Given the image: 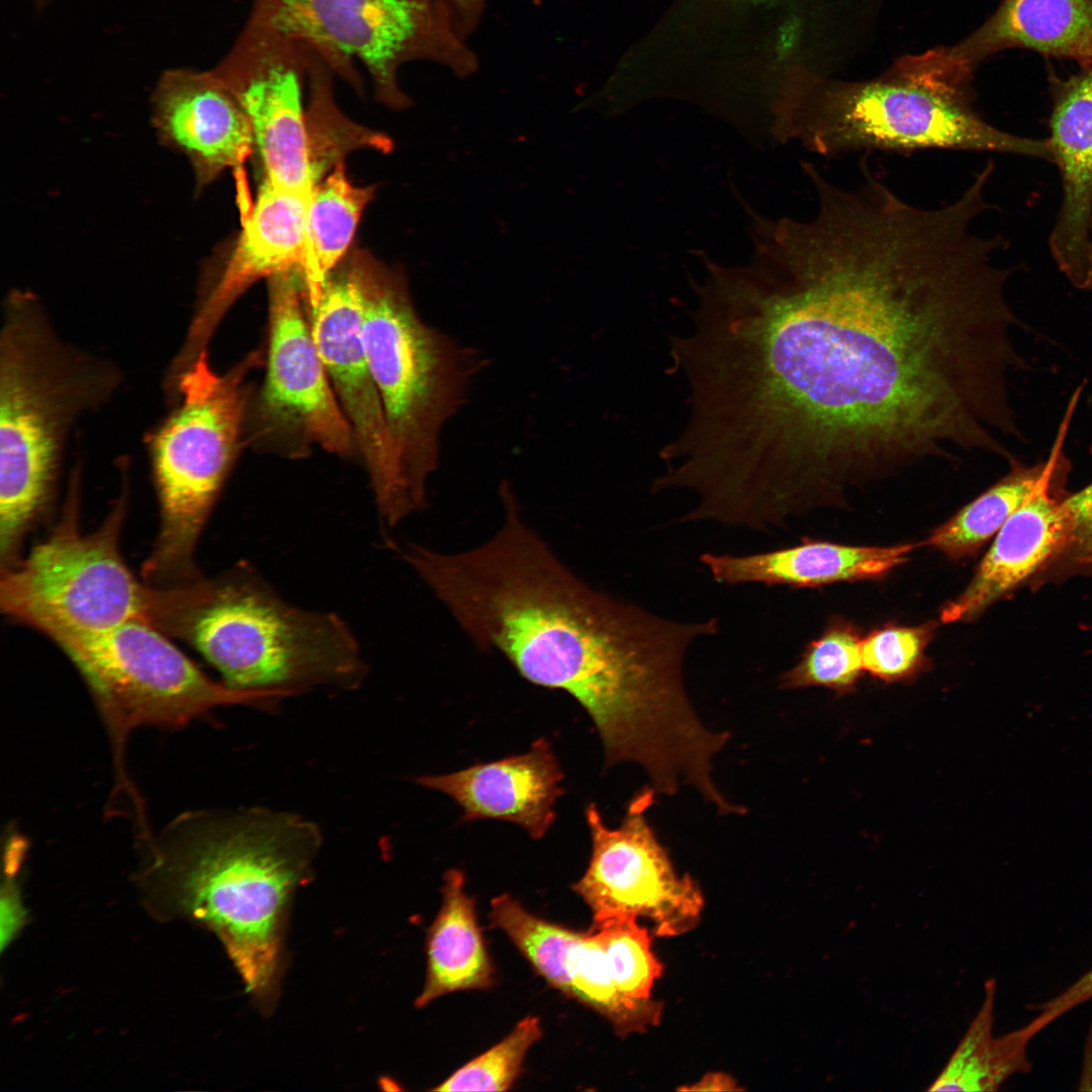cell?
I'll return each instance as SVG.
<instances>
[{
	"label": "cell",
	"instance_id": "37",
	"mask_svg": "<svg viewBox=\"0 0 1092 1092\" xmlns=\"http://www.w3.org/2000/svg\"><path fill=\"white\" fill-rule=\"evenodd\" d=\"M738 1088L735 1080L723 1073H711L705 1075L699 1082L691 1087L680 1088L688 1091H735Z\"/></svg>",
	"mask_w": 1092,
	"mask_h": 1092
},
{
	"label": "cell",
	"instance_id": "18",
	"mask_svg": "<svg viewBox=\"0 0 1092 1092\" xmlns=\"http://www.w3.org/2000/svg\"><path fill=\"white\" fill-rule=\"evenodd\" d=\"M151 107L161 145L188 159L196 194L224 170L242 167L254 152L248 117L211 69L165 70L153 90Z\"/></svg>",
	"mask_w": 1092,
	"mask_h": 1092
},
{
	"label": "cell",
	"instance_id": "13",
	"mask_svg": "<svg viewBox=\"0 0 1092 1092\" xmlns=\"http://www.w3.org/2000/svg\"><path fill=\"white\" fill-rule=\"evenodd\" d=\"M656 792L647 784L628 802L619 826H608L595 803L585 808L592 853L572 887L593 912V925L645 917L658 936H678L696 927L704 896L689 875H678L647 812Z\"/></svg>",
	"mask_w": 1092,
	"mask_h": 1092
},
{
	"label": "cell",
	"instance_id": "39",
	"mask_svg": "<svg viewBox=\"0 0 1092 1092\" xmlns=\"http://www.w3.org/2000/svg\"><path fill=\"white\" fill-rule=\"evenodd\" d=\"M1082 289H1084V290H1092V217H1091L1090 232H1089V249H1088L1087 269H1086V275H1085V280H1084V284H1083Z\"/></svg>",
	"mask_w": 1092,
	"mask_h": 1092
},
{
	"label": "cell",
	"instance_id": "36",
	"mask_svg": "<svg viewBox=\"0 0 1092 1092\" xmlns=\"http://www.w3.org/2000/svg\"><path fill=\"white\" fill-rule=\"evenodd\" d=\"M451 12L460 32L466 37L478 25L486 0H438Z\"/></svg>",
	"mask_w": 1092,
	"mask_h": 1092
},
{
	"label": "cell",
	"instance_id": "8",
	"mask_svg": "<svg viewBox=\"0 0 1092 1092\" xmlns=\"http://www.w3.org/2000/svg\"><path fill=\"white\" fill-rule=\"evenodd\" d=\"M81 469L72 472L66 509L50 535L1 568L0 606L62 649L131 620L154 626L162 589L140 582L119 550L126 492L103 523L83 533L78 522Z\"/></svg>",
	"mask_w": 1092,
	"mask_h": 1092
},
{
	"label": "cell",
	"instance_id": "28",
	"mask_svg": "<svg viewBox=\"0 0 1092 1092\" xmlns=\"http://www.w3.org/2000/svg\"><path fill=\"white\" fill-rule=\"evenodd\" d=\"M333 75L323 60L306 48V121L314 187L349 152L371 148L386 153L392 147L386 135L353 122L341 112L334 98Z\"/></svg>",
	"mask_w": 1092,
	"mask_h": 1092
},
{
	"label": "cell",
	"instance_id": "10",
	"mask_svg": "<svg viewBox=\"0 0 1092 1092\" xmlns=\"http://www.w3.org/2000/svg\"><path fill=\"white\" fill-rule=\"evenodd\" d=\"M246 22L304 44L358 93L361 64L377 100L396 110L412 104L398 83L404 64L431 61L460 78L478 68L438 0H253Z\"/></svg>",
	"mask_w": 1092,
	"mask_h": 1092
},
{
	"label": "cell",
	"instance_id": "40",
	"mask_svg": "<svg viewBox=\"0 0 1092 1092\" xmlns=\"http://www.w3.org/2000/svg\"><path fill=\"white\" fill-rule=\"evenodd\" d=\"M54 1H56V0H32L35 8H37V9H43V8L48 7L50 4H52Z\"/></svg>",
	"mask_w": 1092,
	"mask_h": 1092
},
{
	"label": "cell",
	"instance_id": "5",
	"mask_svg": "<svg viewBox=\"0 0 1092 1092\" xmlns=\"http://www.w3.org/2000/svg\"><path fill=\"white\" fill-rule=\"evenodd\" d=\"M172 636L189 642L238 691L285 698L314 688L353 690L367 674L346 622L287 603L245 561L186 586Z\"/></svg>",
	"mask_w": 1092,
	"mask_h": 1092
},
{
	"label": "cell",
	"instance_id": "19",
	"mask_svg": "<svg viewBox=\"0 0 1092 1092\" xmlns=\"http://www.w3.org/2000/svg\"><path fill=\"white\" fill-rule=\"evenodd\" d=\"M1048 138L1061 177L1062 198L1050 251L1069 282L1082 289L1092 217V66L1052 83Z\"/></svg>",
	"mask_w": 1092,
	"mask_h": 1092
},
{
	"label": "cell",
	"instance_id": "29",
	"mask_svg": "<svg viewBox=\"0 0 1092 1092\" xmlns=\"http://www.w3.org/2000/svg\"><path fill=\"white\" fill-rule=\"evenodd\" d=\"M861 639L854 623L831 616L822 633L806 644L796 664L781 674L779 687L825 688L839 696L854 692L864 671Z\"/></svg>",
	"mask_w": 1092,
	"mask_h": 1092
},
{
	"label": "cell",
	"instance_id": "26",
	"mask_svg": "<svg viewBox=\"0 0 1092 1092\" xmlns=\"http://www.w3.org/2000/svg\"><path fill=\"white\" fill-rule=\"evenodd\" d=\"M1009 464L1004 477L934 528L921 546L952 561L976 555L1030 493L1044 467V462L1026 466L1013 458Z\"/></svg>",
	"mask_w": 1092,
	"mask_h": 1092
},
{
	"label": "cell",
	"instance_id": "30",
	"mask_svg": "<svg viewBox=\"0 0 1092 1092\" xmlns=\"http://www.w3.org/2000/svg\"><path fill=\"white\" fill-rule=\"evenodd\" d=\"M488 918L489 927L504 931L550 986L570 997L567 958L581 932L530 913L509 894L491 899Z\"/></svg>",
	"mask_w": 1092,
	"mask_h": 1092
},
{
	"label": "cell",
	"instance_id": "23",
	"mask_svg": "<svg viewBox=\"0 0 1092 1092\" xmlns=\"http://www.w3.org/2000/svg\"><path fill=\"white\" fill-rule=\"evenodd\" d=\"M985 50L1017 47L1092 66V0H1004L982 33Z\"/></svg>",
	"mask_w": 1092,
	"mask_h": 1092
},
{
	"label": "cell",
	"instance_id": "32",
	"mask_svg": "<svg viewBox=\"0 0 1092 1092\" xmlns=\"http://www.w3.org/2000/svg\"><path fill=\"white\" fill-rule=\"evenodd\" d=\"M592 928L601 935L618 989L633 999H651V989L663 967L651 950L648 930L637 918L613 919Z\"/></svg>",
	"mask_w": 1092,
	"mask_h": 1092
},
{
	"label": "cell",
	"instance_id": "4",
	"mask_svg": "<svg viewBox=\"0 0 1092 1092\" xmlns=\"http://www.w3.org/2000/svg\"><path fill=\"white\" fill-rule=\"evenodd\" d=\"M0 331L2 565L51 500L70 430L105 404L123 378L110 360L62 339L38 298L10 291Z\"/></svg>",
	"mask_w": 1092,
	"mask_h": 1092
},
{
	"label": "cell",
	"instance_id": "14",
	"mask_svg": "<svg viewBox=\"0 0 1092 1092\" xmlns=\"http://www.w3.org/2000/svg\"><path fill=\"white\" fill-rule=\"evenodd\" d=\"M305 307L313 341L352 428L380 518L393 527L419 509L406 487L366 359L354 252L328 274L316 305Z\"/></svg>",
	"mask_w": 1092,
	"mask_h": 1092
},
{
	"label": "cell",
	"instance_id": "22",
	"mask_svg": "<svg viewBox=\"0 0 1092 1092\" xmlns=\"http://www.w3.org/2000/svg\"><path fill=\"white\" fill-rule=\"evenodd\" d=\"M465 876L444 874L443 904L429 929L427 977L416 1000L424 1007L451 992L493 985V968L476 921L475 900L465 893Z\"/></svg>",
	"mask_w": 1092,
	"mask_h": 1092
},
{
	"label": "cell",
	"instance_id": "16",
	"mask_svg": "<svg viewBox=\"0 0 1092 1092\" xmlns=\"http://www.w3.org/2000/svg\"><path fill=\"white\" fill-rule=\"evenodd\" d=\"M309 199L264 181L243 228L218 268L202 276L183 343L166 374L171 384L203 352L233 304L254 283L306 268Z\"/></svg>",
	"mask_w": 1092,
	"mask_h": 1092
},
{
	"label": "cell",
	"instance_id": "3",
	"mask_svg": "<svg viewBox=\"0 0 1092 1092\" xmlns=\"http://www.w3.org/2000/svg\"><path fill=\"white\" fill-rule=\"evenodd\" d=\"M322 842L318 826L298 814L250 807L186 813L149 844L154 866L217 933L262 1007L275 1000L287 911Z\"/></svg>",
	"mask_w": 1092,
	"mask_h": 1092
},
{
	"label": "cell",
	"instance_id": "34",
	"mask_svg": "<svg viewBox=\"0 0 1092 1092\" xmlns=\"http://www.w3.org/2000/svg\"><path fill=\"white\" fill-rule=\"evenodd\" d=\"M1068 534L1060 555L1077 563H1092V483L1063 500Z\"/></svg>",
	"mask_w": 1092,
	"mask_h": 1092
},
{
	"label": "cell",
	"instance_id": "38",
	"mask_svg": "<svg viewBox=\"0 0 1092 1092\" xmlns=\"http://www.w3.org/2000/svg\"><path fill=\"white\" fill-rule=\"evenodd\" d=\"M1079 1085L1080 1090H1092V1034L1086 1042Z\"/></svg>",
	"mask_w": 1092,
	"mask_h": 1092
},
{
	"label": "cell",
	"instance_id": "6",
	"mask_svg": "<svg viewBox=\"0 0 1092 1092\" xmlns=\"http://www.w3.org/2000/svg\"><path fill=\"white\" fill-rule=\"evenodd\" d=\"M262 359L255 350L219 373L206 351L165 390L171 410L146 438L161 521L142 567L151 586L179 587L201 576L196 544L247 435L248 378Z\"/></svg>",
	"mask_w": 1092,
	"mask_h": 1092
},
{
	"label": "cell",
	"instance_id": "35",
	"mask_svg": "<svg viewBox=\"0 0 1092 1092\" xmlns=\"http://www.w3.org/2000/svg\"><path fill=\"white\" fill-rule=\"evenodd\" d=\"M1092 999V969L1051 1000L1036 1007L1037 1014L1026 1024L1036 1035L1039 1031L1079 1005Z\"/></svg>",
	"mask_w": 1092,
	"mask_h": 1092
},
{
	"label": "cell",
	"instance_id": "17",
	"mask_svg": "<svg viewBox=\"0 0 1092 1092\" xmlns=\"http://www.w3.org/2000/svg\"><path fill=\"white\" fill-rule=\"evenodd\" d=\"M1077 402L1072 396L1038 481L998 531L966 588L941 607L940 622L974 621L1061 554L1068 534L1063 500L1070 469L1064 442Z\"/></svg>",
	"mask_w": 1092,
	"mask_h": 1092
},
{
	"label": "cell",
	"instance_id": "11",
	"mask_svg": "<svg viewBox=\"0 0 1092 1092\" xmlns=\"http://www.w3.org/2000/svg\"><path fill=\"white\" fill-rule=\"evenodd\" d=\"M86 681L114 749L119 789L142 803L125 774L123 747L141 726L178 727L229 705L269 709L280 695L246 692L209 678L167 635L131 620L63 648Z\"/></svg>",
	"mask_w": 1092,
	"mask_h": 1092
},
{
	"label": "cell",
	"instance_id": "7",
	"mask_svg": "<svg viewBox=\"0 0 1092 1092\" xmlns=\"http://www.w3.org/2000/svg\"><path fill=\"white\" fill-rule=\"evenodd\" d=\"M362 298V341L402 475L421 510L438 468L440 439L483 366L477 351L427 325L403 273L354 251Z\"/></svg>",
	"mask_w": 1092,
	"mask_h": 1092
},
{
	"label": "cell",
	"instance_id": "27",
	"mask_svg": "<svg viewBox=\"0 0 1092 1092\" xmlns=\"http://www.w3.org/2000/svg\"><path fill=\"white\" fill-rule=\"evenodd\" d=\"M566 967L570 997L607 1018L618 1035L645 1032L660 1022L662 1003L633 999L618 989L598 930L581 932L568 954Z\"/></svg>",
	"mask_w": 1092,
	"mask_h": 1092
},
{
	"label": "cell",
	"instance_id": "12",
	"mask_svg": "<svg viewBox=\"0 0 1092 1092\" xmlns=\"http://www.w3.org/2000/svg\"><path fill=\"white\" fill-rule=\"evenodd\" d=\"M267 366L253 395L248 439L289 457L317 446L347 458L358 454L352 428L313 341L299 269L268 278Z\"/></svg>",
	"mask_w": 1092,
	"mask_h": 1092
},
{
	"label": "cell",
	"instance_id": "20",
	"mask_svg": "<svg viewBox=\"0 0 1092 1092\" xmlns=\"http://www.w3.org/2000/svg\"><path fill=\"white\" fill-rule=\"evenodd\" d=\"M562 770L546 738L523 754L476 763L415 782L452 798L463 810L462 822L496 819L516 823L539 839L555 819L554 804L563 794Z\"/></svg>",
	"mask_w": 1092,
	"mask_h": 1092
},
{
	"label": "cell",
	"instance_id": "21",
	"mask_svg": "<svg viewBox=\"0 0 1092 1092\" xmlns=\"http://www.w3.org/2000/svg\"><path fill=\"white\" fill-rule=\"evenodd\" d=\"M919 546L921 543L853 546L806 538L796 545L744 555L705 552L700 561L721 584L820 587L882 579L904 564Z\"/></svg>",
	"mask_w": 1092,
	"mask_h": 1092
},
{
	"label": "cell",
	"instance_id": "24",
	"mask_svg": "<svg viewBox=\"0 0 1092 1092\" xmlns=\"http://www.w3.org/2000/svg\"><path fill=\"white\" fill-rule=\"evenodd\" d=\"M996 980L984 986V1000L959 1044L928 1091H995L1015 1074L1031 1069L1024 1026L995 1036Z\"/></svg>",
	"mask_w": 1092,
	"mask_h": 1092
},
{
	"label": "cell",
	"instance_id": "1",
	"mask_svg": "<svg viewBox=\"0 0 1092 1092\" xmlns=\"http://www.w3.org/2000/svg\"><path fill=\"white\" fill-rule=\"evenodd\" d=\"M860 171L846 189L810 168L812 218L749 210L750 257L706 263L679 343L704 451L779 520L957 451L1006 457L998 436L1019 434L1007 241L975 232L970 191L924 208Z\"/></svg>",
	"mask_w": 1092,
	"mask_h": 1092
},
{
	"label": "cell",
	"instance_id": "15",
	"mask_svg": "<svg viewBox=\"0 0 1092 1092\" xmlns=\"http://www.w3.org/2000/svg\"><path fill=\"white\" fill-rule=\"evenodd\" d=\"M251 124L264 181L310 200L304 44L245 23L226 55L211 69Z\"/></svg>",
	"mask_w": 1092,
	"mask_h": 1092
},
{
	"label": "cell",
	"instance_id": "2",
	"mask_svg": "<svg viewBox=\"0 0 1092 1092\" xmlns=\"http://www.w3.org/2000/svg\"><path fill=\"white\" fill-rule=\"evenodd\" d=\"M500 496L502 525L482 544L455 553L410 544L402 558L478 647L581 705L606 767L670 777L708 737L684 661L695 640L718 633V619L673 621L592 587L526 523L506 482Z\"/></svg>",
	"mask_w": 1092,
	"mask_h": 1092
},
{
	"label": "cell",
	"instance_id": "33",
	"mask_svg": "<svg viewBox=\"0 0 1092 1092\" xmlns=\"http://www.w3.org/2000/svg\"><path fill=\"white\" fill-rule=\"evenodd\" d=\"M542 1037L540 1020L522 1019L497 1044L471 1060L435 1091H508L518 1078L530 1046Z\"/></svg>",
	"mask_w": 1092,
	"mask_h": 1092
},
{
	"label": "cell",
	"instance_id": "9",
	"mask_svg": "<svg viewBox=\"0 0 1092 1092\" xmlns=\"http://www.w3.org/2000/svg\"><path fill=\"white\" fill-rule=\"evenodd\" d=\"M770 135L822 156L945 149L1054 162L1048 139L996 128L957 89L934 82H876L820 96L792 93L777 104Z\"/></svg>",
	"mask_w": 1092,
	"mask_h": 1092
},
{
	"label": "cell",
	"instance_id": "31",
	"mask_svg": "<svg viewBox=\"0 0 1092 1092\" xmlns=\"http://www.w3.org/2000/svg\"><path fill=\"white\" fill-rule=\"evenodd\" d=\"M937 621L919 625L888 622L873 628L861 639L863 670L887 682H907L929 670L926 649L935 635Z\"/></svg>",
	"mask_w": 1092,
	"mask_h": 1092
},
{
	"label": "cell",
	"instance_id": "25",
	"mask_svg": "<svg viewBox=\"0 0 1092 1092\" xmlns=\"http://www.w3.org/2000/svg\"><path fill=\"white\" fill-rule=\"evenodd\" d=\"M374 186H357L348 178L344 161L314 187L307 208V259L303 273L304 300L316 305L328 274L346 257Z\"/></svg>",
	"mask_w": 1092,
	"mask_h": 1092
}]
</instances>
